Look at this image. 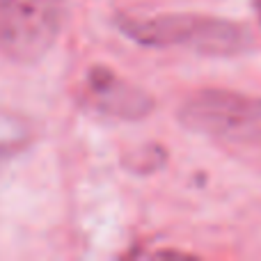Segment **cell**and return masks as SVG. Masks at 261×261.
<instances>
[{
  "instance_id": "4",
  "label": "cell",
  "mask_w": 261,
  "mask_h": 261,
  "mask_svg": "<svg viewBox=\"0 0 261 261\" xmlns=\"http://www.w3.org/2000/svg\"><path fill=\"white\" fill-rule=\"evenodd\" d=\"M83 101L92 113L110 119H142L151 113L153 101L147 92L119 78L108 67H92L85 78Z\"/></svg>"
},
{
  "instance_id": "5",
  "label": "cell",
  "mask_w": 261,
  "mask_h": 261,
  "mask_svg": "<svg viewBox=\"0 0 261 261\" xmlns=\"http://www.w3.org/2000/svg\"><path fill=\"white\" fill-rule=\"evenodd\" d=\"M32 142L35 128L30 119L0 106V161H9L23 153Z\"/></svg>"
},
{
  "instance_id": "1",
  "label": "cell",
  "mask_w": 261,
  "mask_h": 261,
  "mask_svg": "<svg viewBox=\"0 0 261 261\" xmlns=\"http://www.w3.org/2000/svg\"><path fill=\"white\" fill-rule=\"evenodd\" d=\"M122 35L149 48H188L199 55H239L252 46L248 28L197 14H163L153 18H119Z\"/></svg>"
},
{
  "instance_id": "6",
  "label": "cell",
  "mask_w": 261,
  "mask_h": 261,
  "mask_svg": "<svg viewBox=\"0 0 261 261\" xmlns=\"http://www.w3.org/2000/svg\"><path fill=\"white\" fill-rule=\"evenodd\" d=\"M254 7H257V14H259V18H261V0H254Z\"/></svg>"
},
{
  "instance_id": "3",
  "label": "cell",
  "mask_w": 261,
  "mask_h": 261,
  "mask_svg": "<svg viewBox=\"0 0 261 261\" xmlns=\"http://www.w3.org/2000/svg\"><path fill=\"white\" fill-rule=\"evenodd\" d=\"M64 18V0H0V50L16 62H35L55 44Z\"/></svg>"
},
{
  "instance_id": "2",
  "label": "cell",
  "mask_w": 261,
  "mask_h": 261,
  "mask_svg": "<svg viewBox=\"0 0 261 261\" xmlns=\"http://www.w3.org/2000/svg\"><path fill=\"white\" fill-rule=\"evenodd\" d=\"M188 130L227 144L261 147V99L225 90L193 94L179 110Z\"/></svg>"
}]
</instances>
